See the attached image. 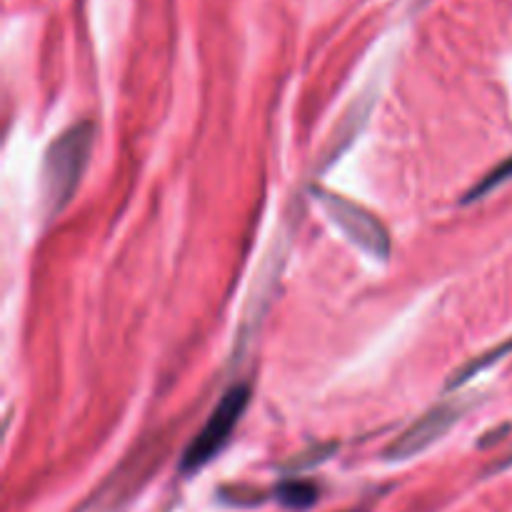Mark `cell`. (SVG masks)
<instances>
[{"instance_id": "cell-1", "label": "cell", "mask_w": 512, "mask_h": 512, "mask_svg": "<svg viewBox=\"0 0 512 512\" xmlns=\"http://www.w3.org/2000/svg\"><path fill=\"white\" fill-rule=\"evenodd\" d=\"M93 138L95 125L83 120L55 135V140L45 150L40 185H43V210L48 220L63 213L78 193V185L88 168L90 150H93Z\"/></svg>"}, {"instance_id": "cell-2", "label": "cell", "mask_w": 512, "mask_h": 512, "mask_svg": "<svg viewBox=\"0 0 512 512\" xmlns=\"http://www.w3.org/2000/svg\"><path fill=\"white\" fill-rule=\"evenodd\" d=\"M248 403H250L248 383L233 385V388L220 398V403L215 405V410L210 413V418L205 420L200 433L195 435V438L190 440L188 448H185L183 460H180V468H183L185 475L198 473L200 468H205V465H208L210 460H213L225 445H228V440L233 438L235 428H238Z\"/></svg>"}, {"instance_id": "cell-3", "label": "cell", "mask_w": 512, "mask_h": 512, "mask_svg": "<svg viewBox=\"0 0 512 512\" xmlns=\"http://www.w3.org/2000/svg\"><path fill=\"white\" fill-rule=\"evenodd\" d=\"M315 198L323 205L328 218L345 233V238L358 245L363 253L375 260H388L390 255V233L370 210L360 208L353 200L343 198L330 190H315Z\"/></svg>"}, {"instance_id": "cell-4", "label": "cell", "mask_w": 512, "mask_h": 512, "mask_svg": "<svg viewBox=\"0 0 512 512\" xmlns=\"http://www.w3.org/2000/svg\"><path fill=\"white\" fill-rule=\"evenodd\" d=\"M288 245L290 238L288 233L280 235L273 243V248L268 250L263 260V268H260L258 280H255L253 290H250V298L245 303L243 318H240V330L238 338H235V358L245 353L248 343L253 340V335L258 333L260 323H263V315L268 313L270 303L275 298V288H278V280L283 275L285 260H288Z\"/></svg>"}, {"instance_id": "cell-5", "label": "cell", "mask_w": 512, "mask_h": 512, "mask_svg": "<svg viewBox=\"0 0 512 512\" xmlns=\"http://www.w3.org/2000/svg\"><path fill=\"white\" fill-rule=\"evenodd\" d=\"M468 408V398L448 400V403L435 405V408H430L423 418L415 420L405 433H400L398 438L385 448L383 458L388 460V463H400V460H410L418 453H425L430 445L438 443V440L463 418Z\"/></svg>"}, {"instance_id": "cell-6", "label": "cell", "mask_w": 512, "mask_h": 512, "mask_svg": "<svg viewBox=\"0 0 512 512\" xmlns=\"http://www.w3.org/2000/svg\"><path fill=\"white\" fill-rule=\"evenodd\" d=\"M158 460L160 455L155 453V450H145V453L133 455L118 473H113L103 485H100L98 493L90 495L88 503H85L78 512H118L145 483H148Z\"/></svg>"}, {"instance_id": "cell-7", "label": "cell", "mask_w": 512, "mask_h": 512, "mask_svg": "<svg viewBox=\"0 0 512 512\" xmlns=\"http://www.w3.org/2000/svg\"><path fill=\"white\" fill-rule=\"evenodd\" d=\"M370 108H373V100L370 98L355 100L353 108H348V113L340 118L338 128L333 130L328 145H325L323 158H320V168H328L330 163H335V160H338L340 155H343L345 150L353 145V140L358 138V133L363 130V125L368 123Z\"/></svg>"}, {"instance_id": "cell-8", "label": "cell", "mask_w": 512, "mask_h": 512, "mask_svg": "<svg viewBox=\"0 0 512 512\" xmlns=\"http://www.w3.org/2000/svg\"><path fill=\"white\" fill-rule=\"evenodd\" d=\"M278 500L290 510H305L318 500V485L308 480H285L278 485Z\"/></svg>"}, {"instance_id": "cell-9", "label": "cell", "mask_w": 512, "mask_h": 512, "mask_svg": "<svg viewBox=\"0 0 512 512\" xmlns=\"http://www.w3.org/2000/svg\"><path fill=\"white\" fill-rule=\"evenodd\" d=\"M512 178V158L505 160V163H500L498 168L490 170L488 175H485L483 180H480L478 185H475L473 190H470L468 195H465V203H473V200H478L480 195H488L490 190H495L498 185L508 183V180Z\"/></svg>"}, {"instance_id": "cell-10", "label": "cell", "mask_w": 512, "mask_h": 512, "mask_svg": "<svg viewBox=\"0 0 512 512\" xmlns=\"http://www.w3.org/2000/svg\"><path fill=\"white\" fill-rule=\"evenodd\" d=\"M335 450H338V443L315 445V448L305 450V453L295 455L293 460H288V463H285V470H290V473H300V470H305V468H313V465L328 460Z\"/></svg>"}, {"instance_id": "cell-11", "label": "cell", "mask_w": 512, "mask_h": 512, "mask_svg": "<svg viewBox=\"0 0 512 512\" xmlns=\"http://www.w3.org/2000/svg\"><path fill=\"white\" fill-rule=\"evenodd\" d=\"M223 500L230 505H255V503H263V493H250L245 488H233V490H223Z\"/></svg>"}, {"instance_id": "cell-12", "label": "cell", "mask_w": 512, "mask_h": 512, "mask_svg": "<svg viewBox=\"0 0 512 512\" xmlns=\"http://www.w3.org/2000/svg\"><path fill=\"white\" fill-rule=\"evenodd\" d=\"M505 468H512V450L508 455H505L503 460H500V463L493 465V473H498V470H505Z\"/></svg>"}, {"instance_id": "cell-13", "label": "cell", "mask_w": 512, "mask_h": 512, "mask_svg": "<svg viewBox=\"0 0 512 512\" xmlns=\"http://www.w3.org/2000/svg\"><path fill=\"white\" fill-rule=\"evenodd\" d=\"M163 512H170V508H165V510H163Z\"/></svg>"}, {"instance_id": "cell-14", "label": "cell", "mask_w": 512, "mask_h": 512, "mask_svg": "<svg viewBox=\"0 0 512 512\" xmlns=\"http://www.w3.org/2000/svg\"><path fill=\"white\" fill-rule=\"evenodd\" d=\"M420 3H425V0H420Z\"/></svg>"}]
</instances>
